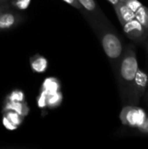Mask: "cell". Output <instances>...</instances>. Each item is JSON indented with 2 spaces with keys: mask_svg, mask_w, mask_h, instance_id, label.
Returning <instances> with one entry per match:
<instances>
[{
  "mask_svg": "<svg viewBox=\"0 0 148 149\" xmlns=\"http://www.w3.org/2000/svg\"><path fill=\"white\" fill-rule=\"evenodd\" d=\"M83 17L98 37L113 72H115L125 50L121 38L106 15L94 17L83 14Z\"/></svg>",
  "mask_w": 148,
  "mask_h": 149,
  "instance_id": "1",
  "label": "cell"
},
{
  "mask_svg": "<svg viewBox=\"0 0 148 149\" xmlns=\"http://www.w3.org/2000/svg\"><path fill=\"white\" fill-rule=\"evenodd\" d=\"M138 69L139 64L135 46L133 45H127L125 47L121 59L114 72L122 106L127 105L128 103L131 87Z\"/></svg>",
  "mask_w": 148,
  "mask_h": 149,
  "instance_id": "2",
  "label": "cell"
},
{
  "mask_svg": "<svg viewBox=\"0 0 148 149\" xmlns=\"http://www.w3.org/2000/svg\"><path fill=\"white\" fill-rule=\"evenodd\" d=\"M147 116L145 110L139 106L125 105L123 106L120 113V119L121 123L133 129L141 125Z\"/></svg>",
  "mask_w": 148,
  "mask_h": 149,
  "instance_id": "3",
  "label": "cell"
},
{
  "mask_svg": "<svg viewBox=\"0 0 148 149\" xmlns=\"http://www.w3.org/2000/svg\"><path fill=\"white\" fill-rule=\"evenodd\" d=\"M148 86V73L140 67L133 82L127 105L139 106L141 98L145 95Z\"/></svg>",
  "mask_w": 148,
  "mask_h": 149,
  "instance_id": "4",
  "label": "cell"
},
{
  "mask_svg": "<svg viewBox=\"0 0 148 149\" xmlns=\"http://www.w3.org/2000/svg\"><path fill=\"white\" fill-rule=\"evenodd\" d=\"M122 28L126 36L133 42L138 45L145 44L148 36V31L136 18L123 24Z\"/></svg>",
  "mask_w": 148,
  "mask_h": 149,
  "instance_id": "5",
  "label": "cell"
},
{
  "mask_svg": "<svg viewBox=\"0 0 148 149\" xmlns=\"http://www.w3.org/2000/svg\"><path fill=\"white\" fill-rule=\"evenodd\" d=\"M24 20V16L21 11L10 8L2 13L0 16V32L10 31Z\"/></svg>",
  "mask_w": 148,
  "mask_h": 149,
  "instance_id": "6",
  "label": "cell"
},
{
  "mask_svg": "<svg viewBox=\"0 0 148 149\" xmlns=\"http://www.w3.org/2000/svg\"><path fill=\"white\" fill-rule=\"evenodd\" d=\"M81 4L83 10L80 12L82 15H89L94 17H99L104 16V12L101 10L100 7L97 3L96 0H78Z\"/></svg>",
  "mask_w": 148,
  "mask_h": 149,
  "instance_id": "7",
  "label": "cell"
},
{
  "mask_svg": "<svg viewBox=\"0 0 148 149\" xmlns=\"http://www.w3.org/2000/svg\"><path fill=\"white\" fill-rule=\"evenodd\" d=\"M113 8L115 10L120 23L121 24V26L130 20L135 18V12L133 11L126 4L122 2H120L118 4L113 6Z\"/></svg>",
  "mask_w": 148,
  "mask_h": 149,
  "instance_id": "8",
  "label": "cell"
},
{
  "mask_svg": "<svg viewBox=\"0 0 148 149\" xmlns=\"http://www.w3.org/2000/svg\"><path fill=\"white\" fill-rule=\"evenodd\" d=\"M6 111H14L25 117L29 114L30 108L25 101H9L5 100L3 107V113Z\"/></svg>",
  "mask_w": 148,
  "mask_h": 149,
  "instance_id": "9",
  "label": "cell"
},
{
  "mask_svg": "<svg viewBox=\"0 0 148 149\" xmlns=\"http://www.w3.org/2000/svg\"><path fill=\"white\" fill-rule=\"evenodd\" d=\"M30 65L32 72L36 73H43L47 70L49 63L44 56L35 54L30 58Z\"/></svg>",
  "mask_w": 148,
  "mask_h": 149,
  "instance_id": "10",
  "label": "cell"
},
{
  "mask_svg": "<svg viewBox=\"0 0 148 149\" xmlns=\"http://www.w3.org/2000/svg\"><path fill=\"white\" fill-rule=\"evenodd\" d=\"M60 88H61V84L58 79L54 77H50V78H46L44 81L42 83L41 90L46 92L49 94L60 91Z\"/></svg>",
  "mask_w": 148,
  "mask_h": 149,
  "instance_id": "11",
  "label": "cell"
},
{
  "mask_svg": "<svg viewBox=\"0 0 148 149\" xmlns=\"http://www.w3.org/2000/svg\"><path fill=\"white\" fill-rule=\"evenodd\" d=\"M63 100V94L60 91L47 94V107L50 109H54L58 107Z\"/></svg>",
  "mask_w": 148,
  "mask_h": 149,
  "instance_id": "12",
  "label": "cell"
},
{
  "mask_svg": "<svg viewBox=\"0 0 148 149\" xmlns=\"http://www.w3.org/2000/svg\"><path fill=\"white\" fill-rule=\"evenodd\" d=\"M135 18L148 31V8L144 4L135 12Z\"/></svg>",
  "mask_w": 148,
  "mask_h": 149,
  "instance_id": "13",
  "label": "cell"
},
{
  "mask_svg": "<svg viewBox=\"0 0 148 149\" xmlns=\"http://www.w3.org/2000/svg\"><path fill=\"white\" fill-rule=\"evenodd\" d=\"M3 115H4L13 125L19 127L22 125L23 121H24V116L20 115L19 113L14 112V111H6L3 113Z\"/></svg>",
  "mask_w": 148,
  "mask_h": 149,
  "instance_id": "14",
  "label": "cell"
},
{
  "mask_svg": "<svg viewBox=\"0 0 148 149\" xmlns=\"http://www.w3.org/2000/svg\"><path fill=\"white\" fill-rule=\"evenodd\" d=\"M133 135L134 136H147L148 137V113H147V116L141 125L139 127L133 128L132 133Z\"/></svg>",
  "mask_w": 148,
  "mask_h": 149,
  "instance_id": "15",
  "label": "cell"
},
{
  "mask_svg": "<svg viewBox=\"0 0 148 149\" xmlns=\"http://www.w3.org/2000/svg\"><path fill=\"white\" fill-rule=\"evenodd\" d=\"M31 1V0H9L8 2L10 5V8L19 11H23L29 8Z\"/></svg>",
  "mask_w": 148,
  "mask_h": 149,
  "instance_id": "16",
  "label": "cell"
},
{
  "mask_svg": "<svg viewBox=\"0 0 148 149\" xmlns=\"http://www.w3.org/2000/svg\"><path fill=\"white\" fill-rule=\"evenodd\" d=\"M5 100H9V101H25V95L24 93L21 90L16 89L13 90L12 92H10Z\"/></svg>",
  "mask_w": 148,
  "mask_h": 149,
  "instance_id": "17",
  "label": "cell"
},
{
  "mask_svg": "<svg viewBox=\"0 0 148 149\" xmlns=\"http://www.w3.org/2000/svg\"><path fill=\"white\" fill-rule=\"evenodd\" d=\"M47 93L43 91V90H40V93L38 94V96L37 97V103H38V106L39 108L41 109H44L47 107Z\"/></svg>",
  "mask_w": 148,
  "mask_h": 149,
  "instance_id": "18",
  "label": "cell"
},
{
  "mask_svg": "<svg viewBox=\"0 0 148 149\" xmlns=\"http://www.w3.org/2000/svg\"><path fill=\"white\" fill-rule=\"evenodd\" d=\"M120 2L126 4L134 12H136L143 5L139 0H120Z\"/></svg>",
  "mask_w": 148,
  "mask_h": 149,
  "instance_id": "19",
  "label": "cell"
},
{
  "mask_svg": "<svg viewBox=\"0 0 148 149\" xmlns=\"http://www.w3.org/2000/svg\"><path fill=\"white\" fill-rule=\"evenodd\" d=\"M2 122H3V127L6 128V129H8V130H10V131H13V130H16L17 128V126H15V125H13L4 115H3V118H2Z\"/></svg>",
  "mask_w": 148,
  "mask_h": 149,
  "instance_id": "20",
  "label": "cell"
},
{
  "mask_svg": "<svg viewBox=\"0 0 148 149\" xmlns=\"http://www.w3.org/2000/svg\"><path fill=\"white\" fill-rule=\"evenodd\" d=\"M62 1H64V2H65V3H66L67 4L71 5L72 7L75 8V9H76V10H78L79 12H81V11L83 10V8H82L81 4L79 3V1H78V0H62Z\"/></svg>",
  "mask_w": 148,
  "mask_h": 149,
  "instance_id": "21",
  "label": "cell"
},
{
  "mask_svg": "<svg viewBox=\"0 0 148 149\" xmlns=\"http://www.w3.org/2000/svg\"><path fill=\"white\" fill-rule=\"evenodd\" d=\"M10 8V3H9L8 1L5 2V3H1L0 4V16L2 15L3 12H4L6 10H8Z\"/></svg>",
  "mask_w": 148,
  "mask_h": 149,
  "instance_id": "22",
  "label": "cell"
},
{
  "mask_svg": "<svg viewBox=\"0 0 148 149\" xmlns=\"http://www.w3.org/2000/svg\"><path fill=\"white\" fill-rule=\"evenodd\" d=\"M113 6H115L116 4H118L120 2V0H107Z\"/></svg>",
  "mask_w": 148,
  "mask_h": 149,
  "instance_id": "23",
  "label": "cell"
},
{
  "mask_svg": "<svg viewBox=\"0 0 148 149\" xmlns=\"http://www.w3.org/2000/svg\"><path fill=\"white\" fill-rule=\"evenodd\" d=\"M145 44H146V50H147V60H148V36H147V39H146Z\"/></svg>",
  "mask_w": 148,
  "mask_h": 149,
  "instance_id": "24",
  "label": "cell"
},
{
  "mask_svg": "<svg viewBox=\"0 0 148 149\" xmlns=\"http://www.w3.org/2000/svg\"><path fill=\"white\" fill-rule=\"evenodd\" d=\"M145 102H146V104H147V106L148 107V91L147 92H146V93H145Z\"/></svg>",
  "mask_w": 148,
  "mask_h": 149,
  "instance_id": "25",
  "label": "cell"
},
{
  "mask_svg": "<svg viewBox=\"0 0 148 149\" xmlns=\"http://www.w3.org/2000/svg\"><path fill=\"white\" fill-rule=\"evenodd\" d=\"M7 1H9V0H0V4H1V3H5V2H7Z\"/></svg>",
  "mask_w": 148,
  "mask_h": 149,
  "instance_id": "26",
  "label": "cell"
}]
</instances>
